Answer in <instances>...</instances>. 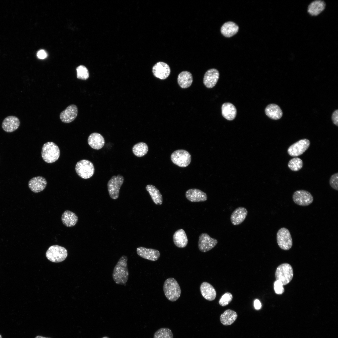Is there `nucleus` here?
Returning <instances> with one entry per match:
<instances>
[{
  "label": "nucleus",
  "instance_id": "1",
  "mask_svg": "<svg viewBox=\"0 0 338 338\" xmlns=\"http://www.w3.org/2000/svg\"><path fill=\"white\" fill-rule=\"evenodd\" d=\"M128 258L122 255L119 259L113 269L112 277L115 283L125 285L128 281L129 272L127 267Z\"/></svg>",
  "mask_w": 338,
  "mask_h": 338
},
{
  "label": "nucleus",
  "instance_id": "2",
  "mask_svg": "<svg viewBox=\"0 0 338 338\" xmlns=\"http://www.w3.org/2000/svg\"><path fill=\"white\" fill-rule=\"evenodd\" d=\"M163 289L166 297L171 301H176L180 296L181 292L180 287L174 278H169L165 281Z\"/></svg>",
  "mask_w": 338,
  "mask_h": 338
},
{
  "label": "nucleus",
  "instance_id": "3",
  "mask_svg": "<svg viewBox=\"0 0 338 338\" xmlns=\"http://www.w3.org/2000/svg\"><path fill=\"white\" fill-rule=\"evenodd\" d=\"M60 151L58 146L52 142L44 143L42 147L41 156L43 160L48 163H52L59 159Z\"/></svg>",
  "mask_w": 338,
  "mask_h": 338
},
{
  "label": "nucleus",
  "instance_id": "4",
  "mask_svg": "<svg viewBox=\"0 0 338 338\" xmlns=\"http://www.w3.org/2000/svg\"><path fill=\"white\" fill-rule=\"evenodd\" d=\"M293 271L291 265L288 263L283 264L277 268L275 277L276 280L281 282L283 285L287 284L292 279Z\"/></svg>",
  "mask_w": 338,
  "mask_h": 338
},
{
  "label": "nucleus",
  "instance_id": "5",
  "mask_svg": "<svg viewBox=\"0 0 338 338\" xmlns=\"http://www.w3.org/2000/svg\"><path fill=\"white\" fill-rule=\"evenodd\" d=\"M68 255L66 249L62 246L55 245L50 246L46 253L47 259L51 262L59 263L64 260Z\"/></svg>",
  "mask_w": 338,
  "mask_h": 338
},
{
  "label": "nucleus",
  "instance_id": "6",
  "mask_svg": "<svg viewBox=\"0 0 338 338\" xmlns=\"http://www.w3.org/2000/svg\"><path fill=\"white\" fill-rule=\"evenodd\" d=\"M75 169L78 175L81 178L87 179L91 177L95 172V168L93 163L85 159L78 162L75 166Z\"/></svg>",
  "mask_w": 338,
  "mask_h": 338
},
{
  "label": "nucleus",
  "instance_id": "7",
  "mask_svg": "<svg viewBox=\"0 0 338 338\" xmlns=\"http://www.w3.org/2000/svg\"><path fill=\"white\" fill-rule=\"evenodd\" d=\"M124 181L123 177L120 174L113 176L107 183L109 195L113 199H116L119 196L120 188Z\"/></svg>",
  "mask_w": 338,
  "mask_h": 338
},
{
  "label": "nucleus",
  "instance_id": "8",
  "mask_svg": "<svg viewBox=\"0 0 338 338\" xmlns=\"http://www.w3.org/2000/svg\"><path fill=\"white\" fill-rule=\"evenodd\" d=\"M171 159L173 163L175 165L179 167H185L190 164L191 156L187 151L179 149L172 153Z\"/></svg>",
  "mask_w": 338,
  "mask_h": 338
},
{
  "label": "nucleus",
  "instance_id": "9",
  "mask_svg": "<svg viewBox=\"0 0 338 338\" xmlns=\"http://www.w3.org/2000/svg\"><path fill=\"white\" fill-rule=\"evenodd\" d=\"M277 243L282 249L287 250L291 248L293 245L292 237L290 232L285 228L279 229L277 233Z\"/></svg>",
  "mask_w": 338,
  "mask_h": 338
},
{
  "label": "nucleus",
  "instance_id": "10",
  "mask_svg": "<svg viewBox=\"0 0 338 338\" xmlns=\"http://www.w3.org/2000/svg\"><path fill=\"white\" fill-rule=\"evenodd\" d=\"M294 202L296 204L306 206L311 204L314 199L309 192L305 190H298L295 192L292 196Z\"/></svg>",
  "mask_w": 338,
  "mask_h": 338
},
{
  "label": "nucleus",
  "instance_id": "11",
  "mask_svg": "<svg viewBox=\"0 0 338 338\" xmlns=\"http://www.w3.org/2000/svg\"><path fill=\"white\" fill-rule=\"evenodd\" d=\"M310 144V141L306 139L300 140L289 147L288 153L292 156H298L303 154L308 149Z\"/></svg>",
  "mask_w": 338,
  "mask_h": 338
},
{
  "label": "nucleus",
  "instance_id": "12",
  "mask_svg": "<svg viewBox=\"0 0 338 338\" xmlns=\"http://www.w3.org/2000/svg\"><path fill=\"white\" fill-rule=\"evenodd\" d=\"M218 243L216 239L211 237L206 233L200 235L198 242V247L203 252L208 251L215 247Z\"/></svg>",
  "mask_w": 338,
  "mask_h": 338
},
{
  "label": "nucleus",
  "instance_id": "13",
  "mask_svg": "<svg viewBox=\"0 0 338 338\" xmlns=\"http://www.w3.org/2000/svg\"><path fill=\"white\" fill-rule=\"evenodd\" d=\"M152 71L155 77L161 79H165L169 75L171 69L169 66L166 63L159 62L153 66Z\"/></svg>",
  "mask_w": 338,
  "mask_h": 338
},
{
  "label": "nucleus",
  "instance_id": "14",
  "mask_svg": "<svg viewBox=\"0 0 338 338\" xmlns=\"http://www.w3.org/2000/svg\"><path fill=\"white\" fill-rule=\"evenodd\" d=\"M20 125V120L17 117L10 115L4 118L2 123V127L5 131L11 133L17 130Z\"/></svg>",
  "mask_w": 338,
  "mask_h": 338
},
{
  "label": "nucleus",
  "instance_id": "15",
  "mask_svg": "<svg viewBox=\"0 0 338 338\" xmlns=\"http://www.w3.org/2000/svg\"><path fill=\"white\" fill-rule=\"evenodd\" d=\"M78 112V108L76 105H70L61 112L59 116L60 119L65 123L71 122L76 117Z\"/></svg>",
  "mask_w": 338,
  "mask_h": 338
},
{
  "label": "nucleus",
  "instance_id": "16",
  "mask_svg": "<svg viewBox=\"0 0 338 338\" xmlns=\"http://www.w3.org/2000/svg\"><path fill=\"white\" fill-rule=\"evenodd\" d=\"M47 184L46 179L42 176L34 177L31 178L28 182L29 189L34 193H38L44 190Z\"/></svg>",
  "mask_w": 338,
  "mask_h": 338
},
{
  "label": "nucleus",
  "instance_id": "17",
  "mask_svg": "<svg viewBox=\"0 0 338 338\" xmlns=\"http://www.w3.org/2000/svg\"><path fill=\"white\" fill-rule=\"evenodd\" d=\"M219 76L218 71L215 69H211L205 73L203 79V84L208 88L213 87L217 83Z\"/></svg>",
  "mask_w": 338,
  "mask_h": 338
},
{
  "label": "nucleus",
  "instance_id": "18",
  "mask_svg": "<svg viewBox=\"0 0 338 338\" xmlns=\"http://www.w3.org/2000/svg\"><path fill=\"white\" fill-rule=\"evenodd\" d=\"M137 254L143 258L152 261H155L159 258L160 254L156 249L140 247L136 249Z\"/></svg>",
  "mask_w": 338,
  "mask_h": 338
},
{
  "label": "nucleus",
  "instance_id": "19",
  "mask_svg": "<svg viewBox=\"0 0 338 338\" xmlns=\"http://www.w3.org/2000/svg\"><path fill=\"white\" fill-rule=\"evenodd\" d=\"M186 198L191 202H204L207 200L206 194L201 190L196 188L190 189L186 192Z\"/></svg>",
  "mask_w": 338,
  "mask_h": 338
},
{
  "label": "nucleus",
  "instance_id": "20",
  "mask_svg": "<svg viewBox=\"0 0 338 338\" xmlns=\"http://www.w3.org/2000/svg\"><path fill=\"white\" fill-rule=\"evenodd\" d=\"M248 213V211L245 208L241 207H237L233 212L230 216L231 223L234 225L240 224L246 218Z\"/></svg>",
  "mask_w": 338,
  "mask_h": 338
},
{
  "label": "nucleus",
  "instance_id": "21",
  "mask_svg": "<svg viewBox=\"0 0 338 338\" xmlns=\"http://www.w3.org/2000/svg\"><path fill=\"white\" fill-rule=\"evenodd\" d=\"M200 290L202 296L208 301L215 300L216 296V292L213 286L209 283L203 282L200 285Z\"/></svg>",
  "mask_w": 338,
  "mask_h": 338
},
{
  "label": "nucleus",
  "instance_id": "22",
  "mask_svg": "<svg viewBox=\"0 0 338 338\" xmlns=\"http://www.w3.org/2000/svg\"><path fill=\"white\" fill-rule=\"evenodd\" d=\"M325 3L324 1L320 0H315L308 5L307 12L311 16H317L323 12L325 10Z\"/></svg>",
  "mask_w": 338,
  "mask_h": 338
},
{
  "label": "nucleus",
  "instance_id": "23",
  "mask_svg": "<svg viewBox=\"0 0 338 338\" xmlns=\"http://www.w3.org/2000/svg\"><path fill=\"white\" fill-rule=\"evenodd\" d=\"M88 142L89 145L93 149L99 150L104 146L105 141L103 137L100 134L94 132L88 137Z\"/></svg>",
  "mask_w": 338,
  "mask_h": 338
},
{
  "label": "nucleus",
  "instance_id": "24",
  "mask_svg": "<svg viewBox=\"0 0 338 338\" xmlns=\"http://www.w3.org/2000/svg\"><path fill=\"white\" fill-rule=\"evenodd\" d=\"M223 116L228 120H232L236 117L237 109L234 105L229 102L223 103L221 107Z\"/></svg>",
  "mask_w": 338,
  "mask_h": 338
},
{
  "label": "nucleus",
  "instance_id": "25",
  "mask_svg": "<svg viewBox=\"0 0 338 338\" xmlns=\"http://www.w3.org/2000/svg\"><path fill=\"white\" fill-rule=\"evenodd\" d=\"M173 239L175 245L179 248H184L188 243V239L186 233L183 229L176 231L173 234Z\"/></svg>",
  "mask_w": 338,
  "mask_h": 338
},
{
  "label": "nucleus",
  "instance_id": "26",
  "mask_svg": "<svg viewBox=\"0 0 338 338\" xmlns=\"http://www.w3.org/2000/svg\"><path fill=\"white\" fill-rule=\"evenodd\" d=\"M266 115L270 118L277 120L280 119L283 115V112L279 106L274 104L268 105L265 108Z\"/></svg>",
  "mask_w": 338,
  "mask_h": 338
},
{
  "label": "nucleus",
  "instance_id": "27",
  "mask_svg": "<svg viewBox=\"0 0 338 338\" xmlns=\"http://www.w3.org/2000/svg\"><path fill=\"white\" fill-rule=\"evenodd\" d=\"M62 223L65 226L72 227L76 225L78 221V217L74 213L69 210L64 211L61 217Z\"/></svg>",
  "mask_w": 338,
  "mask_h": 338
},
{
  "label": "nucleus",
  "instance_id": "28",
  "mask_svg": "<svg viewBox=\"0 0 338 338\" xmlns=\"http://www.w3.org/2000/svg\"><path fill=\"white\" fill-rule=\"evenodd\" d=\"M238 315L236 312L230 309L225 310L222 313L220 317L221 323L224 325H229L233 324L236 320Z\"/></svg>",
  "mask_w": 338,
  "mask_h": 338
},
{
  "label": "nucleus",
  "instance_id": "29",
  "mask_svg": "<svg viewBox=\"0 0 338 338\" xmlns=\"http://www.w3.org/2000/svg\"><path fill=\"white\" fill-rule=\"evenodd\" d=\"M177 82L182 88L185 89L189 87L193 82V77L191 73L188 71H183L178 75Z\"/></svg>",
  "mask_w": 338,
  "mask_h": 338
},
{
  "label": "nucleus",
  "instance_id": "30",
  "mask_svg": "<svg viewBox=\"0 0 338 338\" xmlns=\"http://www.w3.org/2000/svg\"><path fill=\"white\" fill-rule=\"evenodd\" d=\"M238 26L231 21L225 23L222 26L221 31L222 34L226 37H230L236 34L238 31Z\"/></svg>",
  "mask_w": 338,
  "mask_h": 338
},
{
  "label": "nucleus",
  "instance_id": "31",
  "mask_svg": "<svg viewBox=\"0 0 338 338\" xmlns=\"http://www.w3.org/2000/svg\"><path fill=\"white\" fill-rule=\"evenodd\" d=\"M154 203L157 205H161L162 203V196L159 190L154 185L149 184L146 187Z\"/></svg>",
  "mask_w": 338,
  "mask_h": 338
},
{
  "label": "nucleus",
  "instance_id": "32",
  "mask_svg": "<svg viewBox=\"0 0 338 338\" xmlns=\"http://www.w3.org/2000/svg\"><path fill=\"white\" fill-rule=\"evenodd\" d=\"M133 154L139 157H142L146 155L148 151L147 145L143 142H140L135 145L132 148Z\"/></svg>",
  "mask_w": 338,
  "mask_h": 338
},
{
  "label": "nucleus",
  "instance_id": "33",
  "mask_svg": "<svg viewBox=\"0 0 338 338\" xmlns=\"http://www.w3.org/2000/svg\"><path fill=\"white\" fill-rule=\"evenodd\" d=\"M153 338H173L172 330L167 328H161L154 333Z\"/></svg>",
  "mask_w": 338,
  "mask_h": 338
},
{
  "label": "nucleus",
  "instance_id": "34",
  "mask_svg": "<svg viewBox=\"0 0 338 338\" xmlns=\"http://www.w3.org/2000/svg\"><path fill=\"white\" fill-rule=\"evenodd\" d=\"M303 161L298 157H294L290 160L288 164L289 168L293 171H297L302 167Z\"/></svg>",
  "mask_w": 338,
  "mask_h": 338
},
{
  "label": "nucleus",
  "instance_id": "35",
  "mask_svg": "<svg viewBox=\"0 0 338 338\" xmlns=\"http://www.w3.org/2000/svg\"><path fill=\"white\" fill-rule=\"evenodd\" d=\"M77 77L78 79L85 80L87 79L89 76L87 68L84 66L80 65L76 68Z\"/></svg>",
  "mask_w": 338,
  "mask_h": 338
},
{
  "label": "nucleus",
  "instance_id": "36",
  "mask_svg": "<svg viewBox=\"0 0 338 338\" xmlns=\"http://www.w3.org/2000/svg\"><path fill=\"white\" fill-rule=\"evenodd\" d=\"M233 299L232 294L229 292H226L223 295L219 300L218 303L222 306H225L228 305Z\"/></svg>",
  "mask_w": 338,
  "mask_h": 338
},
{
  "label": "nucleus",
  "instance_id": "37",
  "mask_svg": "<svg viewBox=\"0 0 338 338\" xmlns=\"http://www.w3.org/2000/svg\"><path fill=\"white\" fill-rule=\"evenodd\" d=\"M330 184L331 187L336 190H338V173L333 175L330 180Z\"/></svg>",
  "mask_w": 338,
  "mask_h": 338
},
{
  "label": "nucleus",
  "instance_id": "38",
  "mask_svg": "<svg viewBox=\"0 0 338 338\" xmlns=\"http://www.w3.org/2000/svg\"><path fill=\"white\" fill-rule=\"evenodd\" d=\"M274 289L276 294H282L284 292V288L282 283L278 280L274 283Z\"/></svg>",
  "mask_w": 338,
  "mask_h": 338
},
{
  "label": "nucleus",
  "instance_id": "39",
  "mask_svg": "<svg viewBox=\"0 0 338 338\" xmlns=\"http://www.w3.org/2000/svg\"><path fill=\"white\" fill-rule=\"evenodd\" d=\"M332 122L334 124L338 126V110H336L334 111L331 117Z\"/></svg>",
  "mask_w": 338,
  "mask_h": 338
},
{
  "label": "nucleus",
  "instance_id": "40",
  "mask_svg": "<svg viewBox=\"0 0 338 338\" xmlns=\"http://www.w3.org/2000/svg\"><path fill=\"white\" fill-rule=\"evenodd\" d=\"M37 56L38 58L41 59H44L47 57V54L45 50H40L38 52Z\"/></svg>",
  "mask_w": 338,
  "mask_h": 338
},
{
  "label": "nucleus",
  "instance_id": "41",
  "mask_svg": "<svg viewBox=\"0 0 338 338\" xmlns=\"http://www.w3.org/2000/svg\"><path fill=\"white\" fill-rule=\"evenodd\" d=\"M254 306L256 309L259 310L261 308V304L258 300L256 299L254 302Z\"/></svg>",
  "mask_w": 338,
  "mask_h": 338
},
{
  "label": "nucleus",
  "instance_id": "42",
  "mask_svg": "<svg viewBox=\"0 0 338 338\" xmlns=\"http://www.w3.org/2000/svg\"><path fill=\"white\" fill-rule=\"evenodd\" d=\"M35 338H51L49 337H46L43 336L41 335H37L35 337Z\"/></svg>",
  "mask_w": 338,
  "mask_h": 338
},
{
  "label": "nucleus",
  "instance_id": "43",
  "mask_svg": "<svg viewBox=\"0 0 338 338\" xmlns=\"http://www.w3.org/2000/svg\"><path fill=\"white\" fill-rule=\"evenodd\" d=\"M101 338H110L107 337V336H104V337H102Z\"/></svg>",
  "mask_w": 338,
  "mask_h": 338
},
{
  "label": "nucleus",
  "instance_id": "44",
  "mask_svg": "<svg viewBox=\"0 0 338 338\" xmlns=\"http://www.w3.org/2000/svg\"><path fill=\"white\" fill-rule=\"evenodd\" d=\"M0 338H2V336L1 334H0Z\"/></svg>",
  "mask_w": 338,
  "mask_h": 338
}]
</instances>
